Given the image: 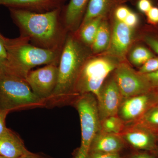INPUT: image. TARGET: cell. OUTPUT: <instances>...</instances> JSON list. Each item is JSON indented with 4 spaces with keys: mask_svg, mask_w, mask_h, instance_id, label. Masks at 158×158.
I'll use <instances>...</instances> for the list:
<instances>
[{
    "mask_svg": "<svg viewBox=\"0 0 158 158\" xmlns=\"http://www.w3.org/2000/svg\"><path fill=\"white\" fill-rule=\"evenodd\" d=\"M9 10L20 36L40 48L62 51L69 33L62 20L61 8L44 13L15 8Z\"/></svg>",
    "mask_w": 158,
    "mask_h": 158,
    "instance_id": "cell-1",
    "label": "cell"
},
{
    "mask_svg": "<svg viewBox=\"0 0 158 158\" xmlns=\"http://www.w3.org/2000/svg\"><path fill=\"white\" fill-rule=\"evenodd\" d=\"M89 56L87 47L73 33H69L59 59L56 87L45 107L72 104L77 97L75 92L77 80Z\"/></svg>",
    "mask_w": 158,
    "mask_h": 158,
    "instance_id": "cell-2",
    "label": "cell"
},
{
    "mask_svg": "<svg viewBox=\"0 0 158 158\" xmlns=\"http://www.w3.org/2000/svg\"><path fill=\"white\" fill-rule=\"evenodd\" d=\"M8 55L7 61L11 73L25 78L34 67L59 63L62 51L52 50L33 45L25 37H4Z\"/></svg>",
    "mask_w": 158,
    "mask_h": 158,
    "instance_id": "cell-3",
    "label": "cell"
},
{
    "mask_svg": "<svg viewBox=\"0 0 158 158\" xmlns=\"http://www.w3.org/2000/svg\"><path fill=\"white\" fill-rule=\"evenodd\" d=\"M45 107L23 77L9 72L0 73V109L11 112Z\"/></svg>",
    "mask_w": 158,
    "mask_h": 158,
    "instance_id": "cell-4",
    "label": "cell"
},
{
    "mask_svg": "<svg viewBox=\"0 0 158 158\" xmlns=\"http://www.w3.org/2000/svg\"><path fill=\"white\" fill-rule=\"evenodd\" d=\"M72 104L78 112L81 130V146L74 153L75 158H86L90 144L100 128L96 97L92 93L80 94Z\"/></svg>",
    "mask_w": 158,
    "mask_h": 158,
    "instance_id": "cell-5",
    "label": "cell"
},
{
    "mask_svg": "<svg viewBox=\"0 0 158 158\" xmlns=\"http://www.w3.org/2000/svg\"><path fill=\"white\" fill-rule=\"evenodd\" d=\"M117 66L115 62L106 58H88L77 80L75 88L77 96L90 93L97 98L106 79Z\"/></svg>",
    "mask_w": 158,
    "mask_h": 158,
    "instance_id": "cell-6",
    "label": "cell"
},
{
    "mask_svg": "<svg viewBox=\"0 0 158 158\" xmlns=\"http://www.w3.org/2000/svg\"><path fill=\"white\" fill-rule=\"evenodd\" d=\"M58 63H52L28 73L25 79L33 93L45 104L50 98L58 82Z\"/></svg>",
    "mask_w": 158,
    "mask_h": 158,
    "instance_id": "cell-7",
    "label": "cell"
},
{
    "mask_svg": "<svg viewBox=\"0 0 158 158\" xmlns=\"http://www.w3.org/2000/svg\"><path fill=\"white\" fill-rule=\"evenodd\" d=\"M114 78L123 98L152 91L149 82L144 75L137 72L126 64L117 65Z\"/></svg>",
    "mask_w": 158,
    "mask_h": 158,
    "instance_id": "cell-8",
    "label": "cell"
},
{
    "mask_svg": "<svg viewBox=\"0 0 158 158\" xmlns=\"http://www.w3.org/2000/svg\"><path fill=\"white\" fill-rule=\"evenodd\" d=\"M153 90L148 93L123 98L119 108L118 116L126 125L139 120L146 112L156 106Z\"/></svg>",
    "mask_w": 158,
    "mask_h": 158,
    "instance_id": "cell-9",
    "label": "cell"
},
{
    "mask_svg": "<svg viewBox=\"0 0 158 158\" xmlns=\"http://www.w3.org/2000/svg\"><path fill=\"white\" fill-rule=\"evenodd\" d=\"M97 99L100 121L107 117L118 115L123 97L114 77L105 82Z\"/></svg>",
    "mask_w": 158,
    "mask_h": 158,
    "instance_id": "cell-10",
    "label": "cell"
},
{
    "mask_svg": "<svg viewBox=\"0 0 158 158\" xmlns=\"http://www.w3.org/2000/svg\"><path fill=\"white\" fill-rule=\"evenodd\" d=\"M125 143L140 151L155 154L158 148V137L149 130L135 125H126L119 134Z\"/></svg>",
    "mask_w": 158,
    "mask_h": 158,
    "instance_id": "cell-11",
    "label": "cell"
},
{
    "mask_svg": "<svg viewBox=\"0 0 158 158\" xmlns=\"http://www.w3.org/2000/svg\"><path fill=\"white\" fill-rule=\"evenodd\" d=\"M126 144L120 135L99 131L93 138L88 152L119 153Z\"/></svg>",
    "mask_w": 158,
    "mask_h": 158,
    "instance_id": "cell-12",
    "label": "cell"
},
{
    "mask_svg": "<svg viewBox=\"0 0 158 158\" xmlns=\"http://www.w3.org/2000/svg\"><path fill=\"white\" fill-rule=\"evenodd\" d=\"M16 133L7 128L0 135V156L7 158H19L30 152Z\"/></svg>",
    "mask_w": 158,
    "mask_h": 158,
    "instance_id": "cell-13",
    "label": "cell"
},
{
    "mask_svg": "<svg viewBox=\"0 0 158 158\" xmlns=\"http://www.w3.org/2000/svg\"><path fill=\"white\" fill-rule=\"evenodd\" d=\"M64 0H0V6L37 13L61 8Z\"/></svg>",
    "mask_w": 158,
    "mask_h": 158,
    "instance_id": "cell-14",
    "label": "cell"
},
{
    "mask_svg": "<svg viewBox=\"0 0 158 158\" xmlns=\"http://www.w3.org/2000/svg\"><path fill=\"white\" fill-rule=\"evenodd\" d=\"M132 37V28L123 22L116 19L111 38V51L112 53L117 56H123L129 48Z\"/></svg>",
    "mask_w": 158,
    "mask_h": 158,
    "instance_id": "cell-15",
    "label": "cell"
},
{
    "mask_svg": "<svg viewBox=\"0 0 158 158\" xmlns=\"http://www.w3.org/2000/svg\"><path fill=\"white\" fill-rule=\"evenodd\" d=\"M89 0H70L62 20L68 33H74L80 27L83 16Z\"/></svg>",
    "mask_w": 158,
    "mask_h": 158,
    "instance_id": "cell-16",
    "label": "cell"
},
{
    "mask_svg": "<svg viewBox=\"0 0 158 158\" xmlns=\"http://www.w3.org/2000/svg\"><path fill=\"white\" fill-rule=\"evenodd\" d=\"M101 17L97 18L85 24L80 26L79 32V39H78L84 45L88 47L93 44L101 23Z\"/></svg>",
    "mask_w": 158,
    "mask_h": 158,
    "instance_id": "cell-17",
    "label": "cell"
},
{
    "mask_svg": "<svg viewBox=\"0 0 158 158\" xmlns=\"http://www.w3.org/2000/svg\"><path fill=\"white\" fill-rule=\"evenodd\" d=\"M110 0H89L81 26L91 20L101 17L107 8Z\"/></svg>",
    "mask_w": 158,
    "mask_h": 158,
    "instance_id": "cell-18",
    "label": "cell"
},
{
    "mask_svg": "<svg viewBox=\"0 0 158 158\" xmlns=\"http://www.w3.org/2000/svg\"><path fill=\"white\" fill-rule=\"evenodd\" d=\"M139 126L149 130L158 136V107L151 108L139 120L131 124ZM128 125V124H127Z\"/></svg>",
    "mask_w": 158,
    "mask_h": 158,
    "instance_id": "cell-19",
    "label": "cell"
},
{
    "mask_svg": "<svg viewBox=\"0 0 158 158\" xmlns=\"http://www.w3.org/2000/svg\"><path fill=\"white\" fill-rule=\"evenodd\" d=\"M110 42V30L105 22L101 23L94 41L92 44V50L94 52H99L106 50Z\"/></svg>",
    "mask_w": 158,
    "mask_h": 158,
    "instance_id": "cell-20",
    "label": "cell"
},
{
    "mask_svg": "<svg viewBox=\"0 0 158 158\" xmlns=\"http://www.w3.org/2000/svg\"><path fill=\"white\" fill-rule=\"evenodd\" d=\"M124 122L118 115L110 116L100 121V131L110 134L119 135L125 127Z\"/></svg>",
    "mask_w": 158,
    "mask_h": 158,
    "instance_id": "cell-21",
    "label": "cell"
},
{
    "mask_svg": "<svg viewBox=\"0 0 158 158\" xmlns=\"http://www.w3.org/2000/svg\"><path fill=\"white\" fill-rule=\"evenodd\" d=\"M153 58L150 51L143 47H138L134 49L130 55V60L134 65H143L148 60Z\"/></svg>",
    "mask_w": 158,
    "mask_h": 158,
    "instance_id": "cell-22",
    "label": "cell"
},
{
    "mask_svg": "<svg viewBox=\"0 0 158 158\" xmlns=\"http://www.w3.org/2000/svg\"><path fill=\"white\" fill-rule=\"evenodd\" d=\"M158 70V58H151L142 65L138 73L141 74L152 73Z\"/></svg>",
    "mask_w": 158,
    "mask_h": 158,
    "instance_id": "cell-23",
    "label": "cell"
},
{
    "mask_svg": "<svg viewBox=\"0 0 158 158\" xmlns=\"http://www.w3.org/2000/svg\"><path fill=\"white\" fill-rule=\"evenodd\" d=\"M86 158H122L119 153H88Z\"/></svg>",
    "mask_w": 158,
    "mask_h": 158,
    "instance_id": "cell-24",
    "label": "cell"
},
{
    "mask_svg": "<svg viewBox=\"0 0 158 158\" xmlns=\"http://www.w3.org/2000/svg\"><path fill=\"white\" fill-rule=\"evenodd\" d=\"M144 75L151 85L152 90L158 89V70L152 73Z\"/></svg>",
    "mask_w": 158,
    "mask_h": 158,
    "instance_id": "cell-25",
    "label": "cell"
},
{
    "mask_svg": "<svg viewBox=\"0 0 158 158\" xmlns=\"http://www.w3.org/2000/svg\"><path fill=\"white\" fill-rule=\"evenodd\" d=\"M123 22L130 27L133 28L134 27H135L138 23V16L135 13L130 11Z\"/></svg>",
    "mask_w": 158,
    "mask_h": 158,
    "instance_id": "cell-26",
    "label": "cell"
},
{
    "mask_svg": "<svg viewBox=\"0 0 158 158\" xmlns=\"http://www.w3.org/2000/svg\"><path fill=\"white\" fill-rule=\"evenodd\" d=\"M130 11H130L129 9H128L126 7H119L116 9V13H115L116 19L119 21H124Z\"/></svg>",
    "mask_w": 158,
    "mask_h": 158,
    "instance_id": "cell-27",
    "label": "cell"
},
{
    "mask_svg": "<svg viewBox=\"0 0 158 158\" xmlns=\"http://www.w3.org/2000/svg\"><path fill=\"white\" fill-rule=\"evenodd\" d=\"M9 113L10 112L7 110L0 109V135L7 129L6 126V119Z\"/></svg>",
    "mask_w": 158,
    "mask_h": 158,
    "instance_id": "cell-28",
    "label": "cell"
},
{
    "mask_svg": "<svg viewBox=\"0 0 158 158\" xmlns=\"http://www.w3.org/2000/svg\"><path fill=\"white\" fill-rule=\"evenodd\" d=\"M147 15L148 20L152 23H158V8L152 7L147 12Z\"/></svg>",
    "mask_w": 158,
    "mask_h": 158,
    "instance_id": "cell-29",
    "label": "cell"
},
{
    "mask_svg": "<svg viewBox=\"0 0 158 158\" xmlns=\"http://www.w3.org/2000/svg\"><path fill=\"white\" fill-rule=\"evenodd\" d=\"M152 7L151 3L149 0H140L138 2V9L144 13H147Z\"/></svg>",
    "mask_w": 158,
    "mask_h": 158,
    "instance_id": "cell-30",
    "label": "cell"
},
{
    "mask_svg": "<svg viewBox=\"0 0 158 158\" xmlns=\"http://www.w3.org/2000/svg\"><path fill=\"white\" fill-rule=\"evenodd\" d=\"M128 158H157L153 153L148 152L140 151L135 153Z\"/></svg>",
    "mask_w": 158,
    "mask_h": 158,
    "instance_id": "cell-31",
    "label": "cell"
},
{
    "mask_svg": "<svg viewBox=\"0 0 158 158\" xmlns=\"http://www.w3.org/2000/svg\"><path fill=\"white\" fill-rule=\"evenodd\" d=\"M4 36L0 32V57L7 61L8 55L5 48Z\"/></svg>",
    "mask_w": 158,
    "mask_h": 158,
    "instance_id": "cell-32",
    "label": "cell"
},
{
    "mask_svg": "<svg viewBox=\"0 0 158 158\" xmlns=\"http://www.w3.org/2000/svg\"><path fill=\"white\" fill-rule=\"evenodd\" d=\"M4 72L11 73L8 61L0 57V73Z\"/></svg>",
    "mask_w": 158,
    "mask_h": 158,
    "instance_id": "cell-33",
    "label": "cell"
},
{
    "mask_svg": "<svg viewBox=\"0 0 158 158\" xmlns=\"http://www.w3.org/2000/svg\"><path fill=\"white\" fill-rule=\"evenodd\" d=\"M146 40L148 44L158 54V40L151 37H147Z\"/></svg>",
    "mask_w": 158,
    "mask_h": 158,
    "instance_id": "cell-34",
    "label": "cell"
},
{
    "mask_svg": "<svg viewBox=\"0 0 158 158\" xmlns=\"http://www.w3.org/2000/svg\"><path fill=\"white\" fill-rule=\"evenodd\" d=\"M19 158H50L40 153H35L30 152L22 156Z\"/></svg>",
    "mask_w": 158,
    "mask_h": 158,
    "instance_id": "cell-35",
    "label": "cell"
},
{
    "mask_svg": "<svg viewBox=\"0 0 158 158\" xmlns=\"http://www.w3.org/2000/svg\"><path fill=\"white\" fill-rule=\"evenodd\" d=\"M155 92L156 95V106H155L158 107V90H153Z\"/></svg>",
    "mask_w": 158,
    "mask_h": 158,
    "instance_id": "cell-36",
    "label": "cell"
},
{
    "mask_svg": "<svg viewBox=\"0 0 158 158\" xmlns=\"http://www.w3.org/2000/svg\"><path fill=\"white\" fill-rule=\"evenodd\" d=\"M156 156L157 158H158V148L156 152Z\"/></svg>",
    "mask_w": 158,
    "mask_h": 158,
    "instance_id": "cell-37",
    "label": "cell"
},
{
    "mask_svg": "<svg viewBox=\"0 0 158 158\" xmlns=\"http://www.w3.org/2000/svg\"><path fill=\"white\" fill-rule=\"evenodd\" d=\"M0 158H7L3 156H0Z\"/></svg>",
    "mask_w": 158,
    "mask_h": 158,
    "instance_id": "cell-38",
    "label": "cell"
},
{
    "mask_svg": "<svg viewBox=\"0 0 158 158\" xmlns=\"http://www.w3.org/2000/svg\"><path fill=\"white\" fill-rule=\"evenodd\" d=\"M72 158H75L74 157V156H73V157Z\"/></svg>",
    "mask_w": 158,
    "mask_h": 158,
    "instance_id": "cell-39",
    "label": "cell"
},
{
    "mask_svg": "<svg viewBox=\"0 0 158 158\" xmlns=\"http://www.w3.org/2000/svg\"></svg>",
    "mask_w": 158,
    "mask_h": 158,
    "instance_id": "cell-40",
    "label": "cell"
}]
</instances>
